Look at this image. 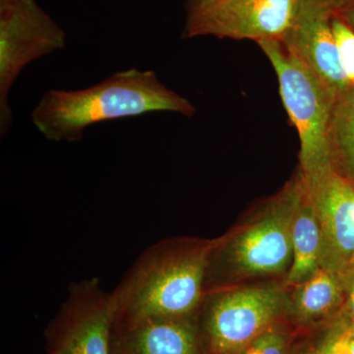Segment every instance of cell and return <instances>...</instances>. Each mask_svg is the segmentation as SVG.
Instances as JSON below:
<instances>
[{
	"mask_svg": "<svg viewBox=\"0 0 354 354\" xmlns=\"http://www.w3.org/2000/svg\"><path fill=\"white\" fill-rule=\"evenodd\" d=\"M304 190V177L297 169L276 194L254 205L234 227L213 239L205 274V295L286 281L293 257V218Z\"/></svg>",
	"mask_w": 354,
	"mask_h": 354,
	"instance_id": "1",
	"label": "cell"
},
{
	"mask_svg": "<svg viewBox=\"0 0 354 354\" xmlns=\"http://www.w3.org/2000/svg\"><path fill=\"white\" fill-rule=\"evenodd\" d=\"M194 106L158 79L155 70H120L80 90L48 91L31 113L32 125L57 143H75L87 128L104 121L153 113L194 115Z\"/></svg>",
	"mask_w": 354,
	"mask_h": 354,
	"instance_id": "2",
	"label": "cell"
},
{
	"mask_svg": "<svg viewBox=\"0 0 354 354\" xmlns=\"http://www.w3.org/2000/svg\"><path fill=\"white\" fill-rule=\"evenodd\" d=\"M213 239L172 237L153 244L111 292L113 329L150 317L196 319Z\"/></svg>",
	"mask_w": 354,
	"mask_h": 354,
	"instance_id": "3",
	"label": "cell"
},
{
	"mask_svg": "<svg viewBox=\"0 0 354 354\" xmlns=\"http://www.w3.org/2000/svg\"><path fill=\"white\" fill-rule=\"evenodd\" d=\"M285 281L253 283L206 293L196 316L206 354H239L277 324L290 320Z\"/></svg>",
	"mask_w": 354,
	"mask_h": 354,
	"instance_id": "4",
	"label": "cell"
},
{
	"mask_svg": "<svg viewBox=\"0 0 354 354\" xmlns=\"http://www.w3.org/2000/svg\"><path fill=\"white\" fill-rule=\"evenodd\" d=\"M278 76L279 93L300 140L298 171L312 184L332 171L328 128L335 97L278 39L257 43Z\"/></svg>",
	"mask_w": 354,
	"mask_h": 354,
	"instance_id": "5",
	"label": "cell"
},
{
	"mask_svg": "<svg viewBox=\"0 0 354 354\" xmlns=\"http://www.w3.org/2000/svg\"><path fill=\"white\" fill-rule=\"evenodd\" d=\"M64 30L37 0H0V135L13 125L9 94L23 70L64 50Z\"/></svg>",
	"mask_w": 354,
	"mask_h": 354,
	"instance_id": "6",
	"label": "cell"
},
{
	"mask_svg": "<svg viewBox=\"0 0 354 354\" xmlns=\"http://www.w3.org/2000/svg\"><path fill=\"white\" fill-rule=\"evenodd\" d=\"M113 326L111 292L100 279L73 283L44 330L46 354H113Z\"/></svg>",
	"mask_w": 354,
	"mask_h": 354,
	"instance_id": "7",
	"label": "cell"
},
{
	"mask_svg": "<svg viewBox=\"0 0 354 354\" xmlns=\"http://www.w3.org/2000/svg\"><path fill=\"white\" fill-rule=\"evenodd\" d=\"M297 6V0H201L186 9L183 38L281 41Z\"/></svg>",
	"mask_w": 354,
	"mask_h": 354,
	"instance_id": "8",
	"label": "cell"
},
{
	"mask_svg": "<svg viewBox=\"0 0 354 354\" xmlns=\"http://www.w3.org/2000/svg\"><path fill=\"white\" fill-rule=\"evenodd\" d=\"M339 0H297L292 22L281 43L333 97L349 87L333 34Z\"/></svg>",
	"mask_w": 354,
	"mask_h": 354,
	"instance_id": "9",
	"label": "cell"
},
{
	"mask_svg": "<svg viewBox=\"0 0 354 354\" xmlns=\"http://www.w3.org/2000/svg\"><path fill=\"white\" fill-rule=\"evenodd\" d=\"M306 187L322 228L321 267L339 274L354 262V183L332 169Z\"/></svg>",
	"mask_w": 354,
	"mask_h": 354,
	"instance_id": "10",
	"label": "cell"
},
{
	"mask_svg": "<svg viewBox=\"0 0 354 354\" xmlns=\"http://www.w3.org/2000/svg\"><path fill=\"white\" fill-rule=\"evenodd\" d=\"M113 354H206L196 319L150 317L113 329Z\"/></svg>",
	"mask_w": 354,
	"mask_h": 354,
	"instance_id": "11",
	"label": "cell"
},
{
	"mask_svg": "<svg viewBox=\"0 0 354 354\" xmlns=\"http://www.w3.org/2000/svg\"><path fill=\"white\" fill-rule=\"evenodd\" d=\"M290 290V320L302 327L334 320L344 301L341 277L324 267Z\"/></svg>",
	"mask_w": 354,
	"mask_h": 354,
	"instance_id": "12",
	"label": "cell"
},
{
	"mask_svg": "<svg viewBox=\"0 0 354 354\" xmlns=\"http://www.w3.org/2000/svg\"><path fill=\"white\" fill-rule=\"evenodd\" d=\"M292 263L285 283L299 285L318 271L322 262L323 235L320 221L306 184L292 223Z\"/></svg>",
	"mask_w": 354,
	"mask_h": 354,
	"instance_id": "13",
	"label": "cell"
},
{
	"mask_svg": "<svg viewBox=\"0 0 354 354\" xmlns=\"http://www.w3.org/2000/svg\"><path fill=\"white\" fill-rule=\"evenodd\" d=\"M328 145L333 169L354 183V86L333 102Z\"/></svg>",
	"mask_w": 354,
	"mask_h": 354,
	"instance_id": "14",
	"label": "cell"
},
{
	"mask_svg": "<svg viewBox=\"0 0 354 354\" xmlns=\"http://www.w3.org/2000/svg\"><path fill=\"white\" fill-rule=\"evenodd\" d=\"M286 322L272 326L247 344L239 354H288L290 337L286 328Z\"/></svg>",
	"mask_w": 354,
	"mask_h": 354,
	"instance_id": "15",
	"label": "cell"
},
{
	"mask_svg": "<svg viewBox=\"0 0 354 354\" xmlns=\"http://www.w3.org/2000/svg\"><path fill=\"white\" fill-rule=\"evenodd\" d=\"M339 60L349 87L354 86V31L334 14L330 21Z\"/></svg>",
	"mask_w": 354,
	"mask_h": 354,
	"instance_id": "16",
	"label": "cell"
},
{
	"mask_svg": "<svg viewBox=\"0 0 354 354\" xmlns=\"http://www.w3.org/2000/svg\"><path fill=\"white\" fill-rule=\"evenodd\" d=\"M344 290V301L337 321L344 330H354V262L339 272Z\"/></svg>",
	"mask_w": 354,
	"mask_h": 354,
	"instance_id": "17",
	"label": "cell"
},
{
	"mask_svg": "<svg viewBox=\"0 0 354 354\" xmlns=\"http://www.w3.org/2000/svg\"><path fill=\"white\" fill-rule=\"evenodd\" d=\"M342 334V329L335 320H333L332 328H330V334L317 346H309L306 351H302L300 354H330L332 353L333 346L337 341L339 335Z\"/></svg>",
	"mask_w": 354,
	"mask_h": 354,
	"instance_id": "18",
	"label": "cell"
},
{
	"mask_svg": "<svg viewBox=\"0 0 354 354\" xmlns=\"http://www.w3.org/2000/svg\"><path fill=\"white\" fill-rule=\"evenodd\" d=\"M335 15L344 21L354 31V0H339Z\"/></svg>",
	"mask_w": 354,
	"mask_h": 354,
	"instance_id": "19",
	"label": "cell"
},
{
	"mask_svg": "<svg viewBox=\"0 0 354 354\" xmlns=\"http://www.w3.org/2000/svg\"><path fill=\"white\" fill-rule=\"evenodd\" d=\"M334 349L339 354H354V330L342 332L335 342Z\"/></svg>",
	"mask_w": 354,
	"mask_h": 354,
	"instance_id": "20",
	"label": "cell"
},
{
	"mask_svg": "<svg viewBox=\"0 0 354 354\" xmlns=\"http://www.w3.org/2000/svg\"><path fill=\"white\" fill-rule=\"evenodd\" d=\"M201 1V0H186V9L190 8L195 4H197L198 2Z\"/></svg>",
	"mask_w": 354,
	"mask_h": 354,
	"instance_id": "21",
	"label": "cell"
},
{
	"mask_svg": "<svg viewBox=\"0 0 354 354\" xmlns=\"http://www.w3.org/2000/svg\"><path fill=\"white\" fill-rule=\"evenodd\" d=\"M330 354H339L337 353H335V349H334V346H333V348H332V353H330Z\"/></svg>",
	"mask_w": 354,
	"mask_h": 354,
	"instance_id": "22",
	"label": "cell"
},
{
	"mask_svg": "<svg viewBox=\"0 0 354 354\" xmlns=\"http://www.w3.org/2000/svg\"></svg>",
	"mask_w": 354,
	"mask_h": 354,
	"instance_id": "23",
	"label": "cell"
}]
</instances>
